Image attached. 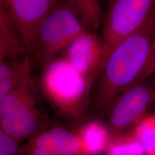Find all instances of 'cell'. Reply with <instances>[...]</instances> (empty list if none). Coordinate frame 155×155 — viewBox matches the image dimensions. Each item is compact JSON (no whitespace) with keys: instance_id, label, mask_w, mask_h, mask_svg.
Instances as JSON below:
<instances>
[{"instance_id":"obj_12","label":"cell","mask_w":155,"mask_h":155,"mask_svg":"<svg viewBox=\"0 0 155 155\" xmlns=\"http://www.w3.org/2000/svg\"><path fill=\"white\" fill-rule=\"evenodd\" d=\"M11 23L9 16L0 17V62L28 53L20 39L11 30Z\"/></svg>"},{"instance_id":"obj_4","label":"cell","mask_w":155,"mask_h":155,"mask_svg":"<svg viewBox=\"0 0 155 155\" xmlns=\"http://www.w3.org/2000/svg\"><path fill=\"white\" fill-rule=\"evenodd\" d=\"M154 12V0L111 2L103 29L105 61L118 45L139 30Z\"/></svg>"},{"instance_id":"obj_15","label":"cell","mask_w":155,"mask_h":155,"mask_svg":"<svg viewBox=\"0 0 155 155\" xmlns=\"http://www.w3.org/2000/svg\"><path fill=\"white\" fill-rule=\"evenodd\" d=\"M22 68L23 59L22 62L17 63L0 62V101L14 86Z\"/></svg>"},{"instance_id":"obj_2","label":"cell","mask_w":155,"mask_h":155,"mask_svg":"<svg viewBox=\"0 0 155 155\" xmlns=\"http://www.w3.org/2000/svg\"><path fill=\"white\" fill-rule=\"evenodd\" d=\"M93 78L80 74L61 57L42 68L39 86L57 113L78 119L88 106Z\"/></svg>"},{"instance_id":"obj_9","label":"cell","mask_w":155,"mask_h":155,"mask_svg":"<svg viewBox=\"0 0 155 155\" xmlns=\"http://www.w3.org/2000/svg\"><path fill=\"white\" fill-rule=\"evenodd\" d=\"M42 128L37 105L21 108L0 118V129L18 142L30 139Z\"/></svg>"},{"instance_id":"obj_3","label":"cell","mask_w":155,"mask_h":155,"mask_svg":"<svg viewBox=\"0 0 155 155\" xmlns=\"http://www.w3.org/2000/svg\"><path fill=\"white\" fill-rule=\"evenodd\" d=\"M84 31L67 2L59 3L40 27L33 55L44 67Z\"/></svg>"},{"instance_id":"obj_7","label":"cell","mask_w":155,"mask_h":155,"mask_svg":"<svg viewBox=\"0 0 155 155\" xmlns=\"http://www.w3.org/2000/svg\"><path fill=\"white\" fill-rule=\"evenodd\" d=\"M127 89L110 111V127L117 132L139 123L152 98L151 89L142 83Z\"/></svg>"},{"instance_id":"obj_18","label":"cell","mask_w":155,"mask_h":155,"mask_svg":"<svg viewBox=\"0 0 155 155\" xmlns=\"http://www.w3.org/2000/svg\"><path fill=\"white\" fill-rule=\"evenodd\" d=\"M9 17L8 12L6 8L5 0H0V17Z\"/></svg>"},{"instance_id":"obj_13","label":"cell","mask_w":155,"mask_h":155,"mask_svg":"<svg viewBox=\"0 0 155 155\" xmlns=\"http://www.w3.org/2000/svg\"><path fill=\"white\" fill-rule=\"evenodd\" d=\"M133 135L142 146L144 155H155V115L141 120Z\"/></svg>"},{"instance_id":"obj_14","label":"cell","mask_w":155,"mask_h":155,"mask_svg":"<svg viewBox=\"0 0 155 155\" xmlns=\"http://www.w3.org/2000/svg\"><path fill=\"white\" fill-rule=\"evenodd\" d=\"M106 152V155H144L142 146L134 135L110 141Z\"/></svg>"},{"instance_id":"obj_5","label":"cell","mask_w":155,"mask_h":155,"mask_svg":"<svg viewBox=\"0 0 155 155\" xmlns=\"http://www.w3.org/2000/svg\"><path fill=\"white\" fill-rule=\"evenodd\" d=\"M5 3L27 53L33 55L40 27L59 3L55 0H5Z\"/></svg>"},{"instance_id":"obj_16","label":"cell","mask_w":155,"mask_h":155,"mask_svg":"<svg viewBox=\"0 0 155 155\" xmlns=\"http://www.w3.org/2000/svg\"><path fill=\"white\" fill-rule=\"evenodd\" d=\"M155 73V36L151 45L150 51L149 53L148 59H147V63L145 65L143 68L142 71L140 73V74L136 79V81L134 82V83L131 85V86H135V85L139 84V83H143L146 80L147 78H150L151 75ZM129 87V88H130Z\"/></svg>"},{"instance_id":"obj_17","label":"cell","mask_w":155,"mask_h":155,"mask_svg":"<svg viewBox=\"0 0 155 155\" xmlns=\"http://www.w3.org/2000/svg\"><path fill=\"white\" fill-rule=\"evenodd\" d=\"M19 143L0 129V155H19Z\"/></svg>"},{"instance_id":"obj_6","label":"cell","mask_w":155,"mask_h":155,"mask_svg":"<svg viewBox=\"0 0 155 155\" xmlns=\"http://www.w3.org/2000/svg\"><path fill=\"white\" fill-rule=\"evenodd\" d=\"M63 58L83 76L94 78L105 62V47L98 35L84 31L65 50Z\"/></svg>"},{"instance_id":"obj_11","label":"cell","mask_w":155,"mask_h":155,"mask_svg":"<svg viewBox=\"0 0 155 155\" xmlns=\"http://www.w3.org/2000/svg\"><path fill=\"white\" fill-rule=\"evenodd\" d=\"M66 2L85 30L94 32L99 27L102 19V9L98 1L73 0Z\"/></svg>"},{"instance_id":"obj_8","label":"cell","mask_w":155,"mask_h":155,"mask_svg":"<svg viewBox=\"0 0 155 155\" xmlns=\"http://www.w3.org/2000/svg\"><path fill=\"white\" fill-rule=\"evenodd\" d=\"M38 89L32 74L30 56L25 55L20 75L8 94L0 101V118L21 108L37 105Z\"/></svg>"},{"instance_id":"obj_10","label":"cell","mask_w":155,"mask_h":155,"mask_svg":"<svg viewBox=\"0 0 155 155\" xmlns=\"http://www.w3.org/2000/svg\"><path fill=\"white\" fill-rule=\"evenodd\" d=\"M82 145L83 155H100L109 144V131L99 121H91L83 125L78 134Z\"/></svg>"},{"instance_id":"obj_1","label":"cell","mask_w":155,"mask_h":155,"mask_svg":"<svg viewBox=\"0 0 155 155\" xmlns=\"http://www.w3.org/2000/svg\"><path fill=\"white\" fill-rule=\"evenodd\" d=\"M155 36V12L135 33L118 45L104 63L94 98L101 115L111 109L116 96L129 88L147 63Z\"/></svg>"}]
</instances>
